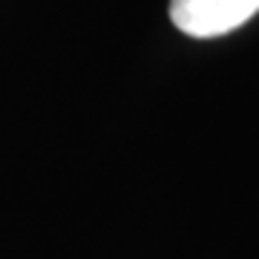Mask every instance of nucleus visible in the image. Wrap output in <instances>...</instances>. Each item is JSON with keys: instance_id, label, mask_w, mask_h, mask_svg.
<instances>
[{"instance_id": "nucleus-1", "label": "nucleus", "mask_w": 259, "mask_h": 259, "mask_svg": "<svg viewBox=\"0 0 259 259\" xmlns=\"http://www.w3.org/2000/svg\"><path fill=\"white\" fill-rule=\"evenodd\" d=\"M259 12V0H170V20L190 37H219Z\"/></svg>"}]
</instances>
